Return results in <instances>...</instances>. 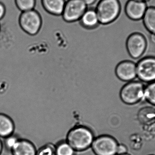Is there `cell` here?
<instances>
[{
	"label": "cell",
	"mask_w": 155,
	"mask_h": 155,
	"mask_svg": "<svg viewBox=\"0 0 155 155\" xmlns=\"http://www.w3.org/2000/svg\"><path fill=\"white\" fill-rule=\"evenodd\" d=\"M94 139V136L89 129L78 126L68 133L66 142L75 151H82L90 147Z\"/></svg>",
	"instance_id": "cell-1"
},
{
	"label": "cell",
	"mask_w": 155,
	"mask_h": 155,
	"mask_svg": "<svg viewBox=\"0 0 155 155\" xmlns=\"http://www.w3.org/2000/svg\"><path fill=\"white\" fill-rule=\"evenodd\" d=\"M95 9L99 23L107 24L114 21L118 17L121 5L118 0H101Z\"/></svg>",
	"instance_id": "cell-2"
},
{
	"label": "cell",
	"mask_w": 155,
	"mask_h": 155,
	"mask_svg": "<svg viewBox=\"0 0 155 155\" xmlns=\"http://www.w3.org/2000/svg\"><path fill=\"white\" fill-rule=\"evenodd\" d=\"M145 87L144 84L139 81L128 82L120 91L121 100L127 104L137 103L143 100Z\"/></svg>",
	"instance_id": "cell-3"
},
{
	"label": "cell",
	"mask_w": 155,
	"mask_h": 155,
	"mask_svg": "<svg viewBox=\"0 0 155 155\" xmlns=\"http://www.w3.org/2000/svg\"><path fill=\"white\" fill-rule=\"evenodd\" d=\"M18 23L22 31L30 35H34L41 28V19L39 14L33 9L21 12Z\"/></svg>",
	"instance_id": "cell-4"
},
{
	"label": "cell",
	"mask_w": 155,
	"mask_h": 155,
	"mask_svg": "<svg viewBox=\"0 0 155 155\" xmlns=\"http://www.w3.org/2000/svg\"><path fill=\"white\" fill-rule=\"evenodd\" d=\"M147 47V43L146 38L139 33L131 34L127 40V52L136 63L143 55Z\"/></svg>",
	"instance_id": "cell-5"
},
{
	"label": "cell",
	"mask_w": 155,
	"mask_h": 155,
	"mask_svg": "<svg viewBox=\"0 0 155 155\" xmlns=\"http://www.w3.org/2000/svg\"><path fill=\"white\" fill-rule=\"evenodd\" d=\"M117 142L108 136H102L94 139L91 147L95 155H117Z\"/></svg>",
	"instance_id": "cell-6"
},
{
	"label": "cell",
	"mask_w": 155,
	"mask_h": 155,
	"mask_svg": "<svg viewBox=\"0 0 155 155\" xmlns=\"http://www.w3.org/2000/svg\"><path fill=\"white\" fill-rule=\"evenodd\" d=\"M137 76L145 83L155 81V57L147 56L141 58L136 63Z\"/></svg>",
	"instance_id": "cell-7"
},
{
	"label": "cell",
	"mask_w": 155,
	"mask_h": 155,
	"mask_svg": "<svg viewBox=\"0 0 155 155\" xmlns=\"http://www.w3.org/2000/svg\"><path fill=\"white\" fill-rule=\"evenodd\" d=\"M87 9L82 0H68L65 3L62 15L67 22H74L79 20Z\"/></svg>",
	"instance_id": "cell-8"
},
{
	"label": "cell",
	"mask_w": 155,
	"mask_h": 155,
	"mask_svg": "<svg viewBox=\"0 0 155 155\" xmlns=\"http://www.w3.org/2000/svg\"><path fill=\"white\" fill-rule=\"evenodd\" d=\"M147 6L144 1L128 0L125 6L127 16L133 21H139L143 19Z\"/></svg>",
	"instance_id": "cell-9"
},
{
	"label": "cell",
	"mask_w": 155,
	"mask_h": 155,
	"mask_svg": "<svg viewBox=\"0 0 155 155\" xmlns=\"http://www.w3.org/2000/svg\"><path fill=\"white\" fill-rule=\"evenodd\" d=\"M116 74L122 81L131 82L137 76L136 63L133 61H123L117 66Z\"/></svg>",
	"instance_id": "cell-10"
},
{
	"label": "cell",
	"mask_w": 155,
	"mask_h": 155,
	"mask_svg": "<svg viewBox=\"0 0 155 155\" xmlns=\"http://www.w3.org/2000/svg\"><path fill=\"white\" fill-rule=\"evenodd\" d=\"M11 152L12 155H36L37 150L30 141L20 138Z\"/></svg>",
	"instance_id": "cell-11"
},
{
	"label": "cell",
	"mask_w": 155,
	"mask_h": 155,
	"mask_svg": "<svg viewBox=\"0 0 155 155\" xmlns=\"http://www.w3.org/2000/svg\"><path fill=\"white\" fill-rule=\"evenodd\" d=\"M15 125L11 117L0 113V138H6L14 133Z\"/></svg>",
	"instance_id": "cell-12"
},
{
	"label": "cell",
	"mask_w": 155,
	"mask_h": 155,
	"mask_svg": "<svg viewBox=\"0 0 155 155\" xmlns=\"http://www.w3.org/2000/svg\"><path fill=\"white\" fill-rule=\"evenodd\" d=\"M43 6L50 13L61 15L65 5V0H42Z\"/></svg>",
	"instance_id": "cell-13"
},
{
	"label": "cell",
	"mask_w": 155,
	"mask_h": 155,
	"mask_svg": "<svg viewBox=\"0 0 155 155\" xmlns=\"http://www.w3.org/2000/svg\"><path fill=\"white\" fill-rule=\"evenodd\" d=\"M81 23L87 28L95 27L99 23L95 9L87 8L79 19Z\"/></svg>",
	"instance_id": "cell-14"
},
{
	"label": "cell",
	"mask_w": 155,
	"mask_h": 155,
	"mask_svg": "<svg viewBox=\"0 0 155 155\" xmlns=\"http://www.w3.org/2000/svg\"><path fill=\"white\" fill-rule=\"evenodd\" d=\"M142 20L147 31L155 34V7H147Z\"/></svg>",
	"instance_id": "cell-15"
},
{
	"label": "cell",
	"mask_w": 155,
	"mask_h": 155,
	"mask_svg": "<svg viewBox=\"0 0 155 155\" xmlns=\"http://www.w3.org/2000/svg\"><path fill=\"white\" fill-rule=\"evenodd\" d=\"M75 151L68 143L64 142L55 147V155H75Z\"/></svg>",
	"instance_id": "cell-16"
},
{
	"label": "cell",
	"mask_w": 155,
	"mask_h": 155,
	"mask_svg": "<svg viewBox=\"0 0 155 155\" xmlns=\"http://www.w3.org/2000/svg\"><path fill=\"white\" fill-rule=\"evenodd\" d=\"M143 99L155 106V81L150 83L145 87Z\"/></svg>",
	"instance_id": "cell-17"
},
{
	"label": "cell",
	"mask_w": 155,
	"mask_h": 155,
	"mask_svg": "<svg viewBox=\"0 0 155 155\" xmlns=\"http://www.w3.org/2000/svg\"><path fill=\"white\" fill-rule=\"evenodd\" d=\"M15 5L21 12L34 9L35 0H15Z\"/></svg>",
	"instance_id": "cell-18"
},
{
	"label": "cell",
	"mask_w": 155,
	"mask_h": 155,
	"mask_svg": "<svg viewBox=\"0 0 155 155\" xmlns=\"http://www.w3.org/2000/svg\"><path fill=\"white\" fill-rule=\"evenodd\" d=\"M21 137L17 134H13L12 135L4 138V145L5 147L8 151L11 152L13 148L15 147L17 142L20 140Z\"/></svg>",
	"instance_id": "cell-19"
},
{
	"label": "cell",
	"mask_w": 155,
	"mask_h": 155,
	"mask_svg": "<svg viewBox=\"0 0 155 155\" xmlns=\"http://www.w3.org/2000/svg\"><path fill=\"white\" fill-rule=\"evenodd\" d=\"M36 155H55V147L46 145L37 150Z\"/></svg>",
	"instance_id": "cell-20"
},
{
	"label": "cell",
	"mask_w": 155,
	"mask_h": 155,
	"mask_svg": "<svg viewBox=\"0 0 155 155\" xmlns=\"http://www.w3.org/2000/svg\"><path fill=\"white\" fill-rule=\"evenodd\" d=\"M87 6V8L95 9L97 4V0H82Z\"/></svg>",
	"instance_id": "cell-21"
},
{
	"label": "cell",
	"mask_w": 155,
	"mask_h": 155,
	"mask_svg": "<svg viewBox=\"0 0 155 155\" xmlns=\"http://www.w3.org/2000/svg\"><path fill=\"white\" fill-rule=\"evenodd\" d=\"M127 149L125 146L123 144H118L117 150V155L127 153Z\"/></svg>",
	"instance_id": "cell-22"
},
{
	"label": "cell",
	"mask_w": 155,
	"mask_h": 155,
	"mask_svg": "<svg viewBox=\"0 0 155 155\" xmlns=\"http://www.w3.org/2000/svg\"><path fill=\"white\" fill-rule=\"evenodd\" d=\"M6 12L5 6L2 3L0 2V20L4 18Z\"/></svg>",
	"instance_id": "cell-23"
},
{
	"label": "cell",
	"mask_w": 155,
	"mask_h": 155,
	"mask_svg": "<svg viewBox=\"0 0 155 155\" xmlns=\"http://www.w3.org/2000/svg\"><path fill=\"white\" fill-rule=\"evenodd\" d=\"M149 39H150V42L153 44L155 46V34L150 33V35H149Z\"/></svg>",
	"instance_id": "cell-24"
},
{
	"label": "cell",
	"mask_w": 155,
	"mask_h": 155,
	"mask_svg": "<svg viewBox=\"0 0 155 155\" xmlns=\"http://www.w3.org/2000/svg\"><path fill=\"white\" fill-rule=\"evenodd\" d=\"M3 150V143L1 141V138H0V155L2 154Z\"/></svg>",
	"instance_id": "cell-25"
},
{
	"label": "cell",
	"mask_w": 155,
	"mask_h": 155,
	"mask_svg": "<svg viewBox=\"0 0 155 155\" xmlns=\"http://www.w3.org/2000/svg\"><path fill=\"white\" fill-rule=\"evenodd\" d=\"M130 155L129 154H128V153H126V154H122V155Z\"/></svg>",
	"instance_id": "cell-26"
},
{
	"label": "cell",
	"mask_w": 155,
	"mask_h": 155,
	"mask_svg": "<svg viewBox=\"0 0 155 155\" xmlns=\"http://www.w3.org/2000/svg\"><path fill=\"white\" fill-rule=\"evenodd\" d=\"M140 1H144V2H147L148 0H140Z\"/></svg>",
	"instance_id": "cell-27"
},
{
	"label": "cell",
	"mask_w": 155,
	"mask_h": 155,
	"mask_svg": "<svg viewBox=\"0 0 155 155\" xmlns=\"http://www.w3.org/2000/svg\"><path fill=\"white\" fill-rule=\"evenodd\" d=\"M0 29H1V25H0Z\"/></svg>",
	"instance_id": "cell-28"
}]
</instances>
